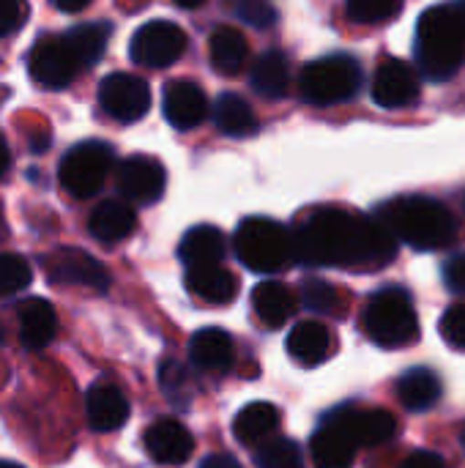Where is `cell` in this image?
<instances>
[{
  "label": "cell",
  "mask_w": 465,
  "mask_h": 468,
  "mask_svg": "<svg viewBox=\"0 0 465 468\" xmlns=\"http://www.w3.org/2000/svg\"><path fill=\"white\" fill-rule=\"evenodd\" d=\"M296 261L307 266L378 269L395 261L397 239L375 219L345 208H315L293 230Z\"/></svg>",
  "instance_id": "cell-1"
},
{
  "label": "cell",
  "mask_w": 465,
  "mask_h": 468,
  "mask_svg": "<svg viewBox=\"0 0 465 468\" xmlns=\"http://www.w3.org/2000/svg\"><path fill=\"white\" fill-rule=\"evenodd\" d=\"M375 219L403 244L436 252L447 250L458 239V219L455 214L436 197L425 195H403L378 206Z\"/></svg>",
  "instance_id": "cell-2"
},
{
  "label": "cell",
  "mask_w": 465,
  "mask_h": 468,
  "mask_svg": "<svg viewBox=\"0 0 465 468\" xmlns=\"http://www.w3.org/2000/svg\"><path fill=\"white\" fill-rule=\"evenodd\" d=\"M417 63L428 80H449L465 63V16L458 3L428 8L417 25Z\"/></svg>",
  "instance_id": "cell-3"
},
{
  "label": "cell",
  "mask_w": 465,
  "mask_h": 468,
  "mask_svg": "<svg viewBox=\"0 0 465 468\" xmlns=\"http://www.w3.org/2000/svg\"><path fill=\"white\" fill-rule=\"evenodd\" d=\"M233 250L238 261L255 274H274L296 261L293 233L266 217L244 219L233 236Z\"/></svg>",
  "instance_id": "cell-4"
},
{
  "label": "cell",
  "mask_w": 465,
  "mask_h": 468,
  "mask_svg": "<svg viewBox=\"0 0 465 468\" xmlns=\"http://www.w3.org/2000/svg\"><path fill=\"white\" fill-rule=\"evenodd\" d=\"M362 326L381 348H403L419 337V315L403 288H381L370 296Z\"/></svg>",
  "instance_id": "cell-5"
},
{
  "label": "cell",
  "mask_w": 465,
  "mask_h": 468,
  "mask_svg": "<svg viewBox=\"0 0 465 468\" xmlns=\"http://www.w3.org/2000/svg\"><path fill=\"white\" fill-rule=\"evenodd\" d=\"M362 69L351 55H326L301 69L299 90L301 99L318 107L348 101L359 93Z\"/></svg>",
  "instance_id": "cell-6"
},
{
  "label": "cell",
  "mask_w": 465,
  "mask_h": 468,
  "mask_svg": "<svg viewBox=\"0 0 465 468\" xmlns=\"http://www.w3.org/2000/svg\"><path fill=\"white\" fill-rule=\"evenodd\" d=\"M112 148L101 140H85L74 145L58 170L63 189L74 197H93L104 186L112 170Z\"/></svg>",
  "instance_id": "cell-7"
},
{
  "label": "cell",
  "mask_w": 465,
  "mask_h": 468,
  "mask_svg": "<svg viewBox=\"0 0 465 468\" xmlns=\"http://www.w3.org/2000/svg\"><path fill=\"white\" fill-rule=\"evenodd\" d=\"M186 52V33L170 19H153L134 30L129 55L148 69H167Z\"/></svg>",
  "instance_id": "cell-8"
},
{
  "label": "cell",
  "mask_w": 465,
  "mask_h": 468,
  "mask_svg": "<svg viewBox=\"0 0 465 468\" xmlns=\"http://www.w3.org/2000/svg\"><path fill=\"white\" fill-rule=\"evenodd\" d=\"M99 104L104 112L121 123H134L151 110V88L134 74L115 71L99 85Z\"/></svg>",
  "instance_id": "cell-9"
},
{
  "label": "cell",
  "mask_w": 465,
  "mask_h": 468,
  "mask_svg": "<svg viewBox=\"0 0 465 468\" xmlns=\"http://www.w3.org/2000/svg\"><path fill=\"white\" fill-rule=\"evenodd\" d=\"M326 422L337 425L354 441L356 450H362V447H381L397 431V420L389 411H384V409L340 406L332 414H326Z\"/></svg>",
  "instance_id": "cell-10"
},
{
  "label": "cell",
  "mask_w": 465,
  "mask_h": 468,
  "mask_svg": "<svg viewBox=\"0 0 465 468\" xmlns=\"http://www.w3.org/2000/svg\"><path fill=\"white\" fill-rule=\"evenodd\" d=\"M27 71L44 88H66L77 77L79 63L63 36H44L27 55Z\"/></svg>",
  "instance_id": "cell-11"
},
{
  "label": "cell",
  "mask_w": 465,
  "mask_h": 468,
  "mask_svg": "<svg viewBox=\"0 0 465 468\" xmlns=\"http://www.w3.org/2000/svg\"><path fill=\"white\" fill-rule=\"evenodd\" d=\"M115 184H118V192L123 195V200L148 206L164 195L167 173H164L159 159L137 154V156H129L118 165Z\"/></svg>",
  "instance_id": "cell-12"
},
{
  "label": "cell",
  "mask_w": 465,
  "mask_h": 468,
  "mask_svg": "<svg viewBox=\"0 0 465 468\" xmlns=\"http://www.w3.org/2000/svg\"><path fill=\"white\" fill-rule=\"evenodd\" d=\"M47 277L52 282L60 285H79V288H90L96 293H104L110 288V274L107 269L88 252L74 250V247H63L55 250L47 258Z\"/></svg>",
  "instance_id": "cell-13"
},
{
  "label": "cell",
  "mask_w": 465,
  "mask_h": 468,
  "mask_svg": "<svg viewBox=\"0 0 465 468\" xmlns=\"http://www.w3.org/2000/svg\"><path fill=\"white\" fill-rule=\"evenodd\" d=\"M419 96H422L419 74L406 60H395L392 58V60H386L375 71L373 101L378 107H384V110H403V107H411Z\"/></svg>",
  "instance_id": "cell-14"
},
{
  "label": "cell",
  "mask_w": 465,
  "mask_h": 468,
  "mask_svg": "<svg viewBox=\"0 0 465 468\" xmlns=\"http://www.w3.org/2000/svg\"><path fill=\"white\" fill-rule=\"evenodd\" d=\"M162 107H164L167 123L181 132L200 126L208 115V99H206L203 88L195 85L192 80H173L164 88Z\"/></svg>",
  "instance_id": "cell-15"
},
{
  "label": "cell",
  "mask_w": 465,
  "mask_h": 468,
  "mask_svg": "<svg viewBox=\"0 0 465 468\" xmlns=\"http://www.w3.org/2000/svg\"><path fill=\"white\" fill-rule=\"evenodd\" d=\"M145 450L162 466H181L195 452L192 433L175 420H159L145 431Z\"/></svg>",
  "instance_id": "cell-16"
},
{
  "label": "cell",
  "mask_w": 465,
  "mask_h": 468,
  "mask_svg": "<svg viewBox=\"0 0 465 468\" xmlns=\"http://www.w3.org/2000/svg\"><path fill=\"white\" fill-rule=\"evenodd\" d=\"M85 414L93 431L110 433L129 420V403L112 384H93L85 395Z\"/></svg>",
  "instance_id": "cell-17"
},
{
  "label": "cell",
  "mask_w": 465,
  "mask_h": 468,
  "mask_svg": "<svg viewBox=\"0 0 465 468\" xmlns=\"http://www.w3.org/2000/svg\"><path fill=\"white\" fill-rule=\"evenodd\" d=\"M189 359L203 373H227L236 359V348L227 332L222 329H200L189 343Z\"/></svg>",
  "instance_id": "cell-18"
},
{
  "label": "cell",
  "mask_w": 465,
  "mask_h": 468,
  "mask_svg": "<svg viewBox=\"0 0 465 468\" xmlns=\"http://www.w3.org/2000/svg\"><path fill=\"white\" fill-rule=\"evenodd\" d=\"M225 252H227L225 236H222V230H217L211 225H197V228L186 230V236L181 239V247H178V258L186 269L222 266Z\"/></svg>",
  "instance_id": "cell-19"
},
{
  "label": "cell",
  "mask_w": 465,
  "mask_h": 468,
  "mask_svg": "<svg viewBox=\"0 0 465 468\" xmlns=\"http://www.w3.org/2000/svg\"><path fill=\"white\" fill-rule=\"evenodd\" d=\"M88 228H90L93 239H99L104 244H118L134 233L137 214L126 200H104L101 206L93 208Z\"/></svg>",
  "instance_id": "cell-20"
},
{
  "label": "cell",
  "mask_w": 465,
  "mask_h": 468,
  "mask_svg": "<svg viewBox=\"0 0 465 468\" xmlns=\"http://www.w3.org/2000/svg\"><path fill=\"white\" fill-rule=\"evenodd\" d=\"M252 307H255V313H258V318H260L263 326L282 329L296 315L299 299L282 282H260L252 291Z\"/></svg>",
  "instance_id": "cell-21"
},
{
  "label": "cell",
  "mask_w": 465,
  "mask_h": 468,
  "mask_svg": "<svg viewBox=\"0 0 465 468\" xmlns=\"http://www.w3.org/2000/svg\"><path fill=\"white\" fill-rule=\"evenodd\" d=\"M310 455L315 468H354L356 447L337 425L323 420V425L310 439Z\"/></svg>",
  "instance_id": "cell-22"
},
{
  "label": "cell",
  "mask_w": 465,
  "mask_h": 468,
  "mask_svg": "<svg viewBox=\"0 0 465 468\" xmlns=\"http://www.w3.org/2000/svg\"><path fill=\"white\" fill-rule=\"evenodd\" d=\"M186 288L206 304H227L238 293V280L225 266L186 269Z\"/></svg>",
  "instance_id": "cell-23"
},
{
  "label": "cell",
  "mask_w": 465,
  "mask_h": 468,
  "mask_svg": "<svg viewBox=\"0 0 465 468\" xmlns=\"http://www.w3.org/2000/svg\"><path fill=\"white\" fill-rule=\"evenodd\" d=\"M16 315H19V335H22L25 348L36 351V348H44L52 343V337L58 332V318H55V310L49 302L25 299L16 307Z\"/></svg>",
  "instance_id": "cell-24"
},
{
  "label": "cell",
  "mask_w": 465,
  "mask_h": 468,
  "mask_svg": "<svg viewBox=\"0 0 465 468\" xmlns=\"http://www.w3.org/2000/svg\"><path fill=\"white\" fill-rule=\"evenodd\" d=\"M288 354L299 362V365H304V367H315V365H321L326 356H329V351H332V332L323 326V324H318V321H301V324H296L293 329H291V335H288Z\"/></svg>",
  "instance_id": "cell-25"
},
{
  "label": "cell",
  "mask_w": 465,
  "mask_h": 468,
  "mask_svg": "<svg viewBox=\"0 0 465 468\" xmlns=\"http://www.w3.org/2000/svg\"><path fill=\"white\" fill-rule=\"evenodd\" d=\"M444 387L436 370L430 367H411L397 381V398L408 411H428L439 403Z\"/></svg>",
  "instance_id": "cell-26"
},
{
  "label": "cell",
  "mask_w": 465,
  "mask_h": 468,
  "mask_svg": "<svg viewBox=\"0 0 465 468\" xmlns=\"http://www.w3.org/2000/svg\"><path fill=\"white\" fill-rule=\"evenodd\" d=\"M280 425V411L271 403L255 400L249 406H244L236 420H233V436L238 444L244 447H258L263 444Z\"/></svg>",
  "instance_id": "cell-27"
},
{
  "label": "cell",
  "mask_w": 465,
  "mask_h": 468,
  "mask_svg": "<svg viewBox=\"0 0 465 468\" xmlns=\"http://www.w3.org/2000/svg\"><path fill=\"white\" fill-rule=\"evenodd\" d=\"M208 55L219 74H238L249 58V44L238 27L222 25L208 38Z\"/></svg>",
  "instance_id": "cell-28"
},
{
  "label": "cell",
  "mask_w": 465,
  "mask_h": 468,
  "mask_svg": "<svg viewBox=\"0 0 465 468\" xmlns=\"http://www.w3.org/2000/svg\"><path fill=\"white\" fill-rule=\"evenodd\" d=\"M214 123L225 137L258 134V115L238 93H222L214 104Z\"/></svg>",
  "instance_id": "cell-29"
},
{
  "label": "cell",
  "mask_w": 465,
  "mask_h": 468,
  "mask_svg": "<svg viewBox=\"0 0 465 468\" xmlns=\"http://www.w3.org/2000/svg\"><path fill=\"white\" fill-rule=\"evenodd\" d=\"M252 88L266 96V99H282L288 93V85H291V66H288V58L280 52V49H269L263 52L255 66H252Z\"/></svg>",
  "instance_id": "cell-30"
},
{
  "label": "cell",
  "mask_w": 465,
  "mask_h": 468,
  "mask_svg": "<svg viewBox=\"0 0 465 468\" xmlns=\"http://www.w3.org/2000/svg\"><path fill=\"white\" fill-rule=\"evenodd\" d=\"M110 33H112L110 22H88V25L71 27L69 33H63V38H66L69 49L74 52L79 69H85V66H93L104 55Z\"/></svg>",
  "instance_id": "cell-31"
},
{
  "label": "cell",
  "mask_w": 465,
  "mask_h": 468,
  "mask_svg": "<svg viewBox=\"0 0 465 468\" xmlns=\"http://www.w3.org/2000/svg\"><path fill=\"white\" fill-rule=\"evenodd\" d=\"M258 468H304L301 450L291 439H269L255 452Z\"/></svg>",
  "instance_id": "cell-32"
},
{
  "label": "cell",
  "mask_w": 465,
  "mask_h": 468,
  "mask_svg": "<svg viewBox=\"0 0 465 468\" xmlns=\"http://www.w3.org/2000/svg\"><path fill=\"white\" fill-rule=\"evenodd\" d=\"M403 0H348V16L359 25H378L400 14Z\"/></svg>",
  "instance_id": "cell-33"
},
{
  "label": "cell",
  "mask_w": 465,
  "mask_h": 468,
  "mask_svg": "<svg viewBox=\"0 0 465 468\" xmlns=\"http://www.w3.org/2000/svg\"><path fill=\"white\" fill-rule=\"evenodd\" d=\"M33 271L25 258L19 255H0V296L19 293L30 285Z\"/></svg>",
  "instance_id": "cell-34"
},
{
  "label": "cell",
  "mask_w": 465,
  "mask_h": 468,
  "mask_svg": "<svg viewBox=\"0 0 465 468\" xmlns=\"http://www.w3.org/2000/svg\"><path fill=\"white\" fill-rule=\"evenodd\" d=\"M301 302L310 313H332L340 307V293L334 285L323 282V280H304L301 282Z\"/></svg>",
  "instance_id": "cell-35"
},
{
  "label": "cell",
  "mask_w": 465,
  "mask_h": 468,
  "mask_svg": "<svg viewBox=\"0 0 465 468\" xmlns=\"http://www.w3.org/2000/svg\"><path fill=\"white\" fill-rule=\"evenodd\" d=\"M227 8L255 27H271L277 22V8L271 0H227Z\"/></svg>",
  "instance_id": "cell-36"
},
{
  "label": "cell",
  "mask_w": 465,
  "mask_h": 468,
  "mask_svg": "<svg viewBox=\"0 0 465 468\" xmlns=\"http://www.w3.org/2000/svg\"><path fill=\"white\" fill-rule=\"evenodd\" d=\"M444 343L455 351H465V304H452L439 324Z\"/></svg>",
  "instance_id": "cell-37"
},
{
  "label": "cell",
  "mask_w": 465,
  "mask_h": 468,
  "mask_svg": "<svg viewBox=\"0 0 465 468\" xmlns=\"http://www.w3.org/2000/svg\"><path fill=\"white\" fill-rule=\"evenodd\" d=\"M159 378H162V389H164L167 398H173V400H189L192 381H189V376H186V370L181 365L164 362L162 370H159Z\"/></svg>",
  "instance_id": "cell-38"
},
{
  "label": "cell",
  "mask_w": 465,
  "mask_h": 468,
  "mask_svg": "<svg viewBox=\"0 0 465 468\" xmlns=\"http://www.w3.org/2000/svg\"><path fill=\"white\" fill-rule=\"evenodd\" d=\"M27 19V3L25 0H0V38L16 33Z\"/></svg>",
  "instance_id": "cell-39"
},
{
  "label": "cell",
  "mask_w": 465,
  "mask_h": 468,
  "mask_svg": "<svg viewBox=\"0 0 465 468\" xmlns=\"http://www.w3.org/2000/svg\"><path fill=\"white\" fill-rule=\"evenodd\" d=\"M444 285L452 293H465V252H455L444 263Z\"/></svg>",
  "instance_id": "cell-40"
},
{
  "label": "cell",
  "mask_w": 465,
  "mask_h": 468,
  "mask_svg": "<svg viewBox=\"0 0 465 468\" xmlns=\"http://www.w3.org/2000/svg\"><path fill=\"white\" fill-rule=\"evenodd\" d=\"M400 468H449V463L439 455V452H430V450H417L411 452L403 466Z\"/></svg>",
  "instance_id": "cell-41"
},
{
  "label": "cell",
  "mask_w": 465,
  "mask_h": 468,
  "mask_svg": "<svg viewBox=\"0 0 465 468\" xmlns=\"http://www.w3.org/2000/svg\"><path fill=\"white\" fill-rule=\"evenodd\" d=\"M200 468H244L233 455H227V452H217V455H208Z\"/></svg>",
  "instance_id": "cell-42"
},
{
  "label": "cell",
  "mask_w": 465,
  "mask_h": 468,
  "mask_svg": "<svg viewBox=\"0 0 465 468\" xmlns=\"http://www.w3.org/2000/svg\"><path fill=\"white\" fill-rule=\"evenodd\" d=\"M52 5L60 8V11H66V14H77V11L88 8L90 0H52Z\"/></svg>",
  "instance_id": "cell-43"
},
{
  "label": "cell",
  "mask_w": 465,
  "mask_h": 468,
  "mask_svg": "<svg viewBox=\"0 0 465 468\" xmlns=\"http://www.w3.org/2000/svg\"><path fill=\"white\" fill-rule=\"evenodd\" d=\"M5 170H8V145H5V140L0 137V178H3Z\"/></svg>",
  "instance_id": "cell-44"
},
{
  "label": "cell",
  "mask_w": 465,
  "mask_h": 468,
  "mask_svg": "<svg viewBox=\"0 0 465 468\" xmlns=\"http://www.w3.org/2000/svg\"><path fill=\"white\" fill-rule=\"evenodd\" d=\"M175 5H181V8H197V5H203L206 0H173Z\"/></svg>",
  "instance_id": "cell-45"
},
{
  "label": "cell",
  "mask_w": 465,
  "mask_h": 468,
  "mask_svg": "<svg viewBox=\"0 0 465 468\" xmlns=\"http://www.w3.org/2000/svg\"><path fill=\"white\" fill-rule=\"evenodd\" d=\"M0 468H22V466H16V463H8V461H0Z\"/></svg>",
  "instance_id": "cell-46"
},
{
  "label": "cell",
  "mask_w": 465,
  "mask_h": 468,
  "mask_svg": "<svg viewBox=\"0 0 465 468\" xmlns=\"http://www.w3.org/2000/svg\"><path fill=\"white\" fill-rule=\"evenodd\" d=\"M463 447H465V433H463Z\"/></svg>",
  "instance_id": "cell-47"
}]
</instances>
